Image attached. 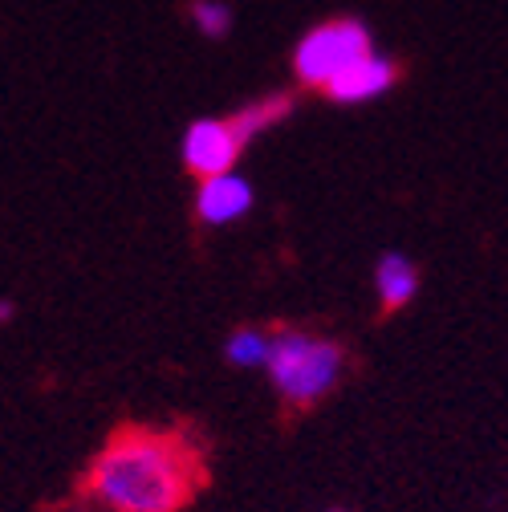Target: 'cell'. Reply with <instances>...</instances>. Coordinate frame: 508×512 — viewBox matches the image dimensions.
Wrapping results in <instances>:
<instances>
[{
    "mask_svg": "<svg viewBox=\"0 0 508 512\" xmlns=\"http://www.w3.org/2000/svg\"><path fill=\"white\" fill-rule=\"evenodd\" d=\"M74 512H90V508H74Z\"/></svg>",
    "mask_w": 508,
    "mask_h": 512,
    "instance_id": "11",
    "label": "cell"
},
{
    "mask_svg": "<svg viewBox=\"0 0 508 512\" xmlns=\"http://www.w3.org/2000/svg\"><path fill=\"white\" fill-rule=\"evenodd\" d=\"M395 82H399V61H395V57H383V53H370V57L358 61V66H350L338 82L326 86V98L354 106V102L383 98Z\"/></svg>",
    "mask_w": 508,
    "mask_h": 512,
    "instance_id": "5",
    "label": "cell"
},
{
    "mask_svg": "<svg viewBox=\"0 0 508 512\" xmlns=\"http://www.w3.org/2000/svg\"><path fill=\"white\" fill-rule=\"evenodd\" d=\"M252 200H257L252 196V183L240 179L236 171H228V175H212L200 183L196 212L204 224H232L252 208Z\"/></svg>",
    "mask_w": 508,
    "mask_h": 512,
    "instance_id": "6",
    "label": "cell"
},
{
    "mask_svg": "<svg viewBox=\"0 0 508 512\" xmlns=\"http://www.w3.org/2000/svg\"><path fill=\"white\" fill-rule=\"evenodd\" d=\"M342 346L330 338H313L305 330H281L273 334L269 346V382L289 407H313L317 399H326L334 391V382L342 378Z\"/></svg>",
    "mask_w": 508,
    "mask_h": 512,
    "instance_id": "2",
    "label": "cell"
},
{
    "mask_svg": "<svg viewBox=\"0 0 508 512\" xmlns=\"http://www.w3.org/2000/svg\"><path fill=\"white\" fill-rule=\"evenodd\" d=\"M374 285H378V301L383 309H403L415 293H419V269L399 252H387L374 269Z\"/></svg>",
    "mask_w": 508,
    "mask_h": 512,
    "instance_id": "7",
    "label": "cell"
},
{
    "mask_svg": "<svg viewBox=\"0 0 508 512\" xmlns=\"http://www.w3.org/2000/svg\"><path fill=\"white\" fill-rule=\"evenodd\" d=\"M204 476V456L187 435L126 423L94 456L82 492L110 512H179Z\"/></svg>",
    "mask_w": 508,
    "mask_h": 512,
    "instance_id": "1",
    "label": "cell"
},
{
    "mask_svg": "<svg viewBox=\"0 0 508 512\" xmlns=\"http://www.w3.org/2000/svg\"><path fill=\"white\" fill-rule=\"evenodd\" d=\"M269 346H273V338L261 334V330H236L228 338V346H224V358L232 366H265L269 362Z\"/></svg>",
    "mask_w": 508,
    "mask_h": 512,
    "instance_id": "9",
    "label": "cell"
},
{
    "mask_svg": "<svg viewBox=\"0 0 508 512\" xmlns=\"http://www.w3.org/2000/svg\"><path fill=\"white\" fill-rule=\"evenodd\" d=\"M334 512H342V508H334Z\"/></svg>",
    "mask_w": 508,
    "mask_h": 512,
    "instance_id": "12",
    "label": "cell"
},
{
    "mask_svg": "<svg viewBox=\"0 0 508 512\" xmlns=\"http://www.w3.org/2000/svg\"><path fill=\"white\" fill-rule=\"evenodd\" d=\"M187 17H192V25L212 41L232 33V9L224 0H192V5H187Z\"/></svg>",
    "mask_w": 508,
    "mask_h": 512,
    "instance_id": "10",
    "label": "cell"
},
{
    "mask_svg": "<svg viewBox=\"0 0 508 512\" xmlns=\"http://www.w3.org/2000/svg\"><path fill=\"white\" fill-rule=\"evenodd\" d=\"M240 151H244V139L232 118H196L183 135V163L200 179L228 175Z\"/></svg>",
    "mask_w": 508,
    "mask_h": 512,
    "instance_id": "4",
    "label": "cell"
},
{
    "mask_svg": "<svg viewBox=\"0 0 508 512\" xmlns=\"http://www.w3.org/2000/svg\"><path fill=\"white\" fill-rule=\"evenodd\" d=\"M289 110H293V98H285V94H273V98H261V102H252V106L236 110V114H232V122H236V131H240V139L248 143L252 135H261V131H265V126L281 122V118H285Z\"/></svg>",
    "mask_w": 508,
    "mask_h": 512,
    "instance_id": "8",
    "label": "cell"
},
{
    "mask_svg": "<svg viewBox=\"0 0 508 512\" xmlns=\"http://www.w3.org/2000/svg\"><path fill=\"white\" fill-rule=\"evenodd\" d=\"M370 53H374L370 29L358 17H338V21H326V25H313L297 41L293 74H297L301 86L326 94L330 82H338L350 66H358V61L370 57Z\"/></svg>",
    "mask_w": 508,
    "mask_h": 512,
    "instance_id": "3",
    "label": "cell"
}]
</instances>
